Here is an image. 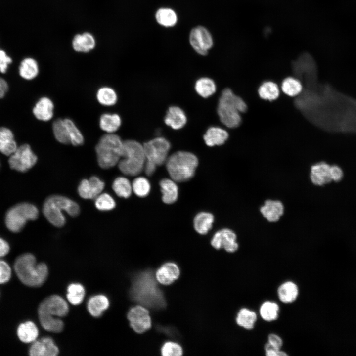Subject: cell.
Returning a JSON list of instances; mask_svg holds the SVG:
<instances>
[{
    "instance_id": "cell-20",
    "label": "cell",
    "mask_w": 356,
    "mask_h": 356,
    "mask_svg": "<svg viewBox=\"0 0 356 356\" xmlns=\"http://www.w3.org/2000/svg\"><path fill=\"white\" fill-rule=\"evenodd\" d=\"M284 211L283 204L278 200H267L260 208L263 216L271 222L278 221L283 214Z\"/></svg>"
},
{
    "instance_id": "cell-11",
    "label": "cell",
    "mask_w": 356,
    "mask_h": 356,
    "mask_svg": "<svg viewBox=\"0 0 356 356\" xmlns=\"http://www.w3.org/2000/svg\"><path fill=\"white\" fill-rule=\"evenodd\" d=\"M9 156L8 163L10 168L21 172H25L33 167L38 159L28 144L18 146Z\"/></svg>"
},
{
    "instance_id": "cell-18",
    "label": "cell",
    "mask_w": 356,
    "mask_h": 356,
    "mask_svg": "<svg viewBox=\"0 0 356 356\" xmlns=\"http://www.w3.org/2000/svg\"><path fill=\"white\" fill-rule=\"evenodd\" d=\"M71 44L74 51L80 53H88L95 48L96 40L92 33L85 32L74 35Z\"/></svg>"
},
{
    "instance_id": "cell-14",
    "label": "cell",
    "mask_w": 356,
    "mask_h": 356,
    "mask_svg": "<svg viewBox=\"0 0 356 356\" xmlns=\"http://www.w3.org/2000/svg\"><path fill=\"white\" fill-rule=\"evenodd\" d=\"M236 234L231 229L224 228L219 230L214 235L211 245L216 249H224L229 253H233L238 249Z\"/></svg>"
},
{
    "instance_id": "cell-38",
    "label": "cell",
    "mask_w": 356,
    "mask_h": 356,
    "mask_svg": "<svg viewBox=\"0 0 356 356\" xmlns=\"http://www.w3.org/2000/svg\"><path fill=\"white\" fill-rule=\"evenodd\" d=\"M155 17L159 24L167 27L174 26L177 21L176 13L170 8L159 9L156 13Z\"/></svg>"
},
{
    "instance_id": "cell-52",
    "label": "cell",
    "mask_w": 356,
    "mask_h": 356,
    "mask_svg": "<svg viewBox=\"0 0 356 356\" xmlns=\"http://www.w3.org/2000/svg\"><path fill=\"white\" fill-rule=\"evenodd\" d=\"M8 85L6 81L0 77V98H3L8 90Z\"/></svg>"
},
{
    "instance_id": "cell-3",
    "label": "cell",
    "mask_w": 356,
    "mask_h": 356,
    "mask_svg": "<svg viewBox=\"0 0 356 356\" xmlns=\"http://www.w3.org/2000/svg\"><path fill=\"white\" fill-rule=\"evenodd\" d=\"M68 310L66 302L62 297L52 295L46 298L40 304L38 311L42 326L48 331L61 332L63 328V323L55 316H65Z\"/></svg>"
},
{
    "instance_id": "cell-50",
    "label": "cell",
    "mask_w": 356,
    "mask_h": 356,
    "mask_svg": "<svg viewBox=\"0 0 356 356\" xmlns=\"http://www.w3.org/2000/svg\"><path fill=\"white\" fill-rule=\"evenodd\" d=\"M268 342L274 347L280 349L283 345V341L281 337L273 333L268 335Z\"/></svg>"
},
{
    "instance_id": "cell-10",
    "label": "cell",
    "mask_w": 356,
    "mask_h": 356,
    "mask_svg": "<svg viewBox=\"0 0 356 356\" xmlns=\"http://www.w3.org/2000/svg\"><path fill=\"white\" fill-rule=\"evenodd\" d=\"M38 208L29 203H21L11 207L7 212L5 222L7 228L13 232H18L24 227L27 220L36 219Z\"/></svg>"
},
{
    "instance_id": "cell-15",
    "label": "cell",
    "mask_w": 356,
    "mask_h": 356,
    "mask_svg": "<svg viewBox=\"0 0 356 356\" xmlns=\"http://www.w3.org/2000/svg\"><path fill=\"white\" fill-rule=\"evenodd\" d=\"M105 186L104 182L96 176L90 177L89 179H84L78 187L79 195L86 199H95L101 193Z\"/></svg>"
},
{
    "instance_id": "cell-30",
    "label": "cell",
    "mask_w": 356,
    "mask_h": 356,
    "mask_svg": "<svg viewBox=\"0 0 356 356\" xmlns=\"http://www.w3.org/2000/svg\"><path fill=\"white\" fill-rule=\"evenodd\" d=\"M214 220L213 215L210 213L202 212L197 214L193 221L195 230L200 234H207L212 227Z\"/></svg>"
},
{
    "instance_id": "cell-47",
    "label": "cell",
    "mask_w": 356,
    "mask_h": 356,
    "mask_svg": "<svg viewBox=\"0 0 356 356\" xmlns=\"http://www.w3.org/2000/svg\"><path fill=\"white\" fill-rule=\"evenodd\" d=\"M12 62V59L7 55L6 52L0 50V72L5 73L8 69V66Z\"/></svg>"
},
{
    "instance_id": "cell-39",
    "label": "cell",
    "mask_w": 356,
    "mask_h": 356,
    "mask_svg": "<svg viewBox=\"0 0 356 356\" xmlns=\"http://www.w3.org/2000/svg\"><path fill=\"white\" fill-rule=\"evenodd\" d=\"M96 97L98 101L104 106L114 105L117 100V96L115 90L108 87L100 88L97 92Z\"/></svg>"
},
{
    "instance_id": "cell-35",
    "label": "cell",
    "mask_w": 356,
    "mask_h": 356,
    "mask_svg": "<svg viewBox=\"0 0 356 356\" xmlns=\"http://www.w3.org/2000/svg\"><path fill=\"white\" fill-rule=\"evenodd\" d=\"M258 93L261 98L272 101L278 98L280 91L276 83L271 81H267L260 86Z\"/></svg>"
},
{
    "instance_id": "cell-12",
    "label": "cell",
    "mask_w": 356,
    "mask_h": 356,
    "mask_svg": "<svg viewBox=\"0 0 356 356\" xmlns=\"http://www.w3.org/2000/svg\"><path fill=\"white\" fill-rule=\"evenodd\" d=\"M131 327L137 333H142L151 326L149 312L142 306L137 305L132 308L127 315Z\"/></svg>"
},
{
    "instance_id": "cell-22",
    "label": "cell",
    "mask_w": 356,
    "mask_h": 356,
    "mask_svg": "<svg viewBox=\"0 0 356 356\" xmlns=\"http://www.w3.org/2000/svg\"><path fill=\"white\" fill-rule=\"evenodd\" d=\"M186 121L184 112L179 107L175 106L169 108L164 118L165 124L175 130L183 127Z\"/></svg>"
},
{
    "instance_id": "cell-27",
    "label": "cell",
    "mask_w": 356,
    "mask_h": 356,
    "mask_svg": "<svg viewBox=\"0 0 356 356\" xmlns=\"http://www.w3.org/2000/svg\"><path fill=\"white\" fill-rule=\"evenodd\" d=\"M298 294L299 289L297 285L290 281L281 284L277 289V295L279 300L285 304L291 303L295 301Z\"/></svg>"
},
{
    "instance_id": "cell-40",
    "label": "cell",
    "mask_w": 356,
    "mask_h": 356,
    "mask_svg": "<svg viewBox=\"0 0 356 356\" xmlns=\"http://www.w3.org/2000/svg\"><path fill=\"white\" fill-rule=\"evenodd\" d=\"M281 89L286 95L295 96L301 93L302 85L298 80L293 77H288L282 82Z\"/></svg>"
},
{
    "instance_id": "cell-23",
    "label": "cell",
    "mask_w": 356,
    "mask_h": 356,
    "mask_svg": "<svg viewBox=\"0 0 356 356\" xmlns=\"http://www.w3.org/2000/svg\"><path fill=\"white\" fill-rule=\"evenodd\" d=\"M18 147L12 131L5 127L0 128V152L6 156H10Z\"/></svg>"
},
{
    "instance_id": "cell-46",
    "label": "cell",
    "mask_w": 356,
    "mask_h": 356,
    "mask_svg": "<svg viewBox=\"0 0 356 356\" xmlns=\"http://www.w3.org/2000/svg\"><path fill=\"white\" fill-rule=\"evenodd\" d=\"M12 274L9 265L5 261L0 260V284H4L9 281Z\"/></svg>"
},
{
    "instance_id": "cell-43",
    "label": "cell",
    "mask_w": 356,
    "mask_h": 356,
    "mask_svg": "<svg viewBox=\"0 0 356 356\" xmlns=\"http://www.w3.org/2000/svg\"><path fill=\"white\" fill-rule=\"evenodd\" d=\"M64 120L68 131L71 143L74 146L82 145L84 142V137L80 131L71 119L65 118Z\"/></svg>"
},
{
    "instance_id": "cell-33",
    "label": "cell",
    "mask_w": 356,
    "mask_h": 356,
    "mask_svg": "<svg viewBox=\"0 0 356 356\" xmlns=\"http://www.w3.org/2000/svg\"><path fill=\"white\" fill-rule=\"evenodd\" d=\"M195 89L200 96L207 98L215 92L216 86L212 79L203 77L197 80L195 85Z\"/></svg>"
},
{
    "instance_id": "cell-8",
    "label": "cell",
    "mask_w": 356,
    "mask_h": 356,
    "mask_svg": "<svg viewBox=\"0 0 356 356\" xmlns=\"http://www.w3.org/2000/svg\"><path fill=\"white\" fill-rule=\"evenodd\" d=\"M123 141L114 133H107L100 138L95 146L98 163L103 169H109L118 164L120 160Z\"/></svg>"
},
{
    "instance_id": "cell-17",
    "label": "cell",
    "mask_w": 356,
    "mask_h": 356,
    "mask_svg": "<svg viewBox=\"0 0 356 356\" xmlns=\"http://www.w3.org/2000/svg\"><path fill=\"white\" fill-rule=\"evenodd\" d=\"M310 179L315 185L322 186L333 181L331 166L324 162L313 165L311 168Z\"/></svg>"
},
{
    "instance_id": "cell-24",
    "label": "cell",
    "mask_w": 356,
    "mask_h": 356,
    "mask_svg": "<svg viewBox=\"0 0 356 356\" xmlns=\"http://www.w3.org/2000/svg\"><path fill=\"white\" fill-rule=\"evenodd\" d=\"M228 138V133L225 130L218 127H210L203 136L205 143L209 146L222 145Z\"/></svg>"
},
{
    "instance_id": "cell-25",
    "label": "cell",
    "mask_w": 356,
    "mask_h": 356,
    "mask_svg": "<svg viewBox=\"0 0 356 356\" xmlns=\"http://www.w3.org/2000/svg\"><path fill=\"white\" fill-rule=\"evenodd\" d=\"M39 334L38 329L36 324L31 321L20 323L17 329V335L19 339L25 343L35 341Z\"/></svg>"
},
{
    "instance_id": "cell-44",
    "label": "cell",
    "mask_w": 356,
    "mask_h": 356,
    "mask_svg": "<svg viewBox=\"0 0 356 356\" xmlns=\"http://www.w3.org/2000/svg\"><path fill=\"white\" fill-rule=\"evenodd\" d=\"M95 199V205L99 210L109 211L115 207V200L108 193H101Z\"/></svg>"
},
{
    "instance_id": "cell-2",
    "label": "cell",
    "mask_w": 356,
    "mask_h": 356,
    "mask_svg": "<svg viewBox=\"0 0 356 356\" xmlns=\"http://www.w3.org/2000/svg\"><path fill=\"white\" fill-rule=\"evenodd\" d=\"M14 271L22 283L30 287H39L45 281L48 275L47 266L37 264L35 257L31 253L18 256L14 264Z\"/></svg>"
},
{
    "instance_id": "cell-48",
    "label": "cell",
    "mask_w": 356,
    "mask_h": 356,
    "mask_svg": "<svg viewBox=\"0 0 356 356\" xmlns=\"http://www.w3.org/2000/svg\"><path fill=\"white\" fill-rule=\"evenodd\" d=\"M267 356H287L288 355L280 349L276 348L267 342L265 346Z\"/></svg>"
},
{
    "instance_id": "cell-6",
    "label": "cell",
    "mask_w": 356,
    "mask_h": 356,
    "mask_svg": "<svg viewBox=\"0 0 356 356\" xmlns=\"http://www.w3.org/2000/svg\"><path fill=\"white\" fill-rule=\"evenodd\" d=\"M166 163L167 170L172 179L175 182H184L194 175L198 160L194 154L179 151L168 157Z\"/></svg>"
},
{
    "instance_id": "cell-45",
    "label": "cell",
    "mask_w": 356,
    "mask_h": 356,
    "mask_svg": "<svg viewBox=\"0 0 356 356\" xmlns=\"http://www.w3.org/2000/svg\"><path fill=\"white\" fill-rule=\"evenodd\" d=\"M161 354L163 356H180L182 355V349L179 344L169 341L163 345Z\"/></svg>"
},
{
    "instance_id": "cell-21",
    "label": "cell",
    "mask_w": 356,
    "mask_h": 356,
    "mask_svg": "<svg viewBox=\"0 0 356 356\" xmlns=\"http://www.w3.org/2000/svg\"><path fill=\"white\" fill-rule=\"evenodd\" d=\"M54 105L48 97H43L36 102L33 108V113L39 120L47 121L53 116Z\"/></svg>"
},
{
    "instance_id": "cell-28",
    "label": "cell",
    "mask_w": 356,
    "mask_h": 356,
    "mask_svg": "<svg viewBox=\"0 0 356 356\" xmlns=\"http://www.w3.org/2000/svg\"><path fill=\"white\" fill-rule=\"evenodd\" d=\"M20 76L26 80L35 78L39 74V68L37 61L31 57H27L22 60L19 67Z\"/></svg>"
},
{
    "instance_id": "cell-4",
    "label": "cell",
    "mask_w": 356,
    "mask_h": 356,
    "mask_svg": "<svg viewBox=\"0 0 356 356\" xmlns=\"http://www.w3.org/2000/svg\"><path fill=\"white\" fill-rule=\"evenodd\" d=\"M247 105L230 89H225L219 98L217 113L221 122L230 128L238 127L241 121L240 113L247 110Z\"/></svg>"
},
{
    "instance_id": "cell-41",
    "label": "cell",
    "mask_w": 356,
    "mask_h": 356,
    "mask_svg": "<svg viewBox=\"0 0 356 356\" xmlns=\"http://www.w3.org/2000/svg\"><path fill=\"white\" fill-rule=\"evenodd\" d=\"M85 296L84 287L79 283H72L67 288V298L69 302L73 305L80 304Z\"/></svg>"
},
{
    "instance_id": "cell-13",
    "label": "cell",
    "mask_w": 356,
    "mask_h": 356,
    "mask_svg": "<svg viewBox=\"0 0 356 356\" xmlns=\"http://www.w3.org/2000/svg\"><path fill=\"white\" fill-rule=\"evenodd\" d=\"M189 42L194 50L201 55H206L213 44L211 35L202 26H197L191 31Z\"/></svg>"
},
{
    "instance_id": "cell-36",
    "label": "cell",
    "mask_w": 356,
    "mask_h": 356,
    "mask_svg": "<svg viewBox=\"0 0 356 356\" xmlns=\"http://www.w3.org/2000/svg\"><path fill=\"white\" fill-rule=\"evenodd\" d=\"M52 130L55 139L64 144L71 143L67 127L64 119L60 118L55 120L52 124Z\"/></svg>"
},
{
    "instance_id": "cell-32",
    "label": "cell",
    "mask_w": 356,
    "mask_h": 356,
    "mask_svg": "<svg viewBox=\"0 0 356 356\" xmlns=\"http://www.w3.org/2000/svg\"><path fill=\"white\" fill-rule=\"evenodd\" d=\"M121 124V118L117 114L105 113L100 118V127L107 133H114L118 130Z\"/></svg>"
},
{
    "instance_id": "cell-26",
    "label": "cell",
    "mask_w": 356,
    "mask_h": 356,
    "mask_svg": "<svg viewBox=\"0 0 356 356\" xmlns=\"http://www.w3.org/2000/svg\"><path fill=\"white\" fill-rule=\"evenodd\" d=\"M162 199L166 203L170 204L175 202L178 197V187L175 181L170 179L164 178L160 182Z\"/></svg>"
},
{
    "instance_id": "cell-37",
    "label": "cell",
    "mask_w": 356,
    "mask_h": 356,
    "mask_svg": "<svg viewBox=\"0 0 356 356\" xmlns=\"http://www.w3.org/2000/svg\"><path fill=\"white\" fill-rule=\"evenodd\" d=\"M112 188L117 196L125 198H129L133 191L130 181L123 177H119L114 180Z\"/></svg>"
},
{
    "instance_id": "cell-42",
    "label": "cell",
    "mask_w": 356,
    "mask_h": 356,
    "mask_svg": "<svg viewBox=\"0 0 356 356\" xmlns=\"http://www.w3.org/2000/svg\"><path fill=\"white\" fill-rule=\"evenodd\" d=\"M132 190L137 196L146 197L150 192V184L147 178L139 177L135 178L132 184Z\"/></svg>"
},
{
    "instance_id": "cell-19",
    "label": "cell",
    "mask_w": 356,
    "mask_h": 356,
    "mask_svg": "<svg viewBox=\"0 0 356 356\" xmlns=\"http://www.w3.org/2000/svg\"><path fill=\"white\" fill-rule=\"evenodd\" d=\"M180 275L178 266L174 263L163 265L156 272V278L160 284L168 285L177 280Z\"/></svg>"
},
{
    "instance_id": "cell-31",
    "label": "cell",
    "mask_w": 356,
    "mask_h": 356,
    "mask_svg": "<svg viewBox=\"0 0 356 356\" xmlns=\"http://www.w3.org/2000/svg\"><path fill=\"white\" fill-rule=\"evenodd\" d=\"M256 312L247 308H241L238 312L236 322L238 325L246 329H252L257 320Z\"/></svg>"
},
{
    "instance_id": "cell-51",
    "label": "cell",
    "mask_w": 356,
    "mask_h": 356,
    "mask_svg": "<svg viewBox=\"0 0 356 356\" xmlns=\"http://www.w3.org/2000/svg\"><path fill=\"white\" fill-rule=\"evenodd\" d=\"M10 250V247L6 241L0 237V257L6 255Z\"/></svg>"
},
{
    "instance_id": "cell-29",
    "label": "cell",
    "mask_w": 356,
    "mask_h": 356,
    "mask_svg": "<svg viewBox=\"0 0 356 356\" xmlns=\"http://www.w3.org/2000/svg\"><path fill=\"white\" fill-rule=\"evenodd\" d=\"M109 305L107 298L103 295L91 297L88 301L87 307L90 314L94 317L101 316Z\"/></svg>"
},
{
    "instance_id": "cell-16",
    "label": "cell",
    "mask_w": 356,
    "mask_h": 356,
    "mask_svg": "<svg viewBox=\"0 0 356 356\" xmlns=\"http://www.w3.org/2000/svg\"><path fill=\"white\" fill-rule=\"evenodd\" d=\"M58 353V347L50 337L36 340L29 350V354L31 356H55Z\"/></svg>"
},
{
    "instance_id": "cell-7",
    "label": "cell",
    "mask_w": 356,
    "mask_h": 356,
    "mask_svg": "<svg viewBox=\"0 0 356 356\" xmlns=\"http://www.w3.org/2000/svg\"><path fill=\"white\" fill-rule=\"evenodd\" d=\"M146 161L143 146L134 140L123 141L122 156L118 165L125 175L134 176L144 169Z\"/></svg>"
},
{
    "instance_id": "cell-5",
    "label": "cell",
    "mask_w": 356,
    "mask_h": 356,
    "mask_svg": "<svg viewBox=\"0 0 356 356\" xmlns=\"http://www.w3.org/2000/svg\"><path fill=\"white\" fill-rule=\"evenodd\" d=\"M64 211L71 216H76L80 213L78 204L71 199L58 195H53L47 197L43 207V212L53 225L60 227L66 222Z\"/></svg>"
},
{
    "instance_id": "cell-34",
    "label": "cell",
    "mask_w": 356,
    "mask_h": 356,
    "mask_svg": "<svg viewBox=\"0 0 356 356\" xmlns=\"http://www.w3.org/2000/svg\"><path fill=\"white\" fill-rule=\"evenodd\" d=\"M279 307L274 302H264L261 306L259 313L263 320L270 322L275 320L278 317Z\"/></svg>"
},
{
    "instance_id": "cell-49",
    "label": "cell",
    "mask_w": 356,
    "mask_h": 356,
    "mask_svg": "<svg viewBox=\"0 0 356 356\" xmlns=\"http://www.w3.org/2000/svg\"><path fill=\"white\" fill-rule=\"evenodd\" d=\"M331 173L333 181L335 182H339L343 178V171L338 165H331Z\"/></svg>"
},
{
    "instance_id": "cell-9",
    "label": "cell",
    "mask_w": 356,
    "mask_h": 356,
    "mask_svg": "<svg viewBox=\"0 0 356 356\" xmlns=\"http://www.w3.org/2000/svg\"><path fill=\"white\" fill-rule=\"evenodd\" d=\"M143 146L146 158L144 171L147 175L151 176L157 166L166 162L170 143L165 138L158 137L145 142Z\"/></svg>"
},
{
    "instance_id": "cell-1",
    "label": "cell",
    "mask_w": 356,
    "mask_h": 356,
    "mask_svg": "<svg viewBox=\"0 0 356 356\" xmlns=\"http://www.w3.org/2000/svg\"><path fill=\"white\" fill-rule=\"evenodd\" d=\"M130 293L133 300L145 306L159 308L165 305L162 293L151 272H142L136 276Z\"/></svg>"
}]
</instances>
